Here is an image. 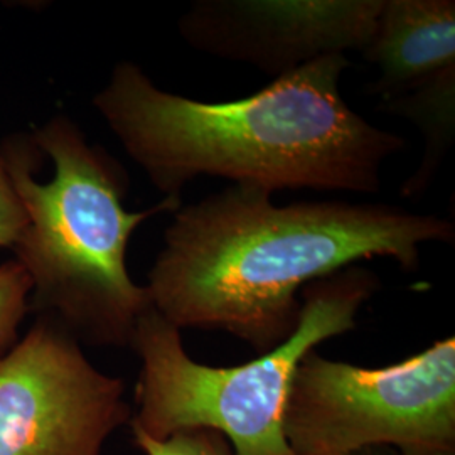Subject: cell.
<instances>
[{
	"mask_svg": "<svg viewBox=\"0 0 455 455\" xmlns=\"http://www.w3.org/2000/svg\"><path fill=\"white\" fill-rule=\"evenodd\" d=\"M378 289L379 278L363 265L309 283L302 291L300 323L292 338L228 368L191 358L180 329L150 307L131 344L142 363L131 428L154 440L214 430L233 455H293L282 419L299 363L321 342L355 331L359 310Z\"/></svg>",
	"mask_w": 455,
	"mask_h": 455,
	"instance_id": "obj_4",
	"label": "cell"
},
{
	"mask_svg": "<svg viewBox=\"0 0 455 455\" xmlns=\"http://www.w3.org/2000/svg\"><path fill=\"white\" fill-rule=\"evenodd\" d=\"M131 420L125 383L49 317L0 359V455H101Z\"/></svg>",
	"mask_w": 455,
	"mask_h": 455,
	"instance_id": "obj_6",
	"label": "cell"
},
{
	"mask_svg": "<svg viewBox=\"0 0 455 455\" xmlns=\"http://www.w3.org/2000/svg\"><path fill=\"white\" fill-rule=\"evenodd\" d=\"M381 7L383 0H197L180 33L196 51L278 78L325 56L361 52Z\"/></svg>",
	"mask_w": 455,
	"mask_h": 455,
	"instance_id": "obj_7",
	"label": "cell"
},
{
	"mask_svg": "<svg viewBox=\"0 0 455 455\" xmlns=\"http://www.w3.org/2000/svg\"><path fill=\"white\" fill-rule=\"evenodd\" d=\"M427 243L452 246L454 223L390 204L278 206L233 184L174 212L146 289L169 324L227 332L260 356L292 338L309 283L371 259L415 272Z\"/></svg>",
	"mask_w": 455,
	"mask_h": 455,
	"instance_id": "obj_1",
	"label": "cell"
},
{
	"mask_svg": "<svg viewBox=\"0 0 455 455\" xmlns=\"http://www.w3.org/2000/svg\"><path fill=\"white\" fill-rule=\"evenodd\" d=\"M361 54L378 71L368 93L383 101L407 93L455 65L454 0H383Z\"/></svg>",
	"mask_w": 455,
	"mask_h": 455,
	"instance_id": "obj_8",
	"label": "cell"
},
{
	"mask_svg": "<svg viewBox=\"0 0 455 455\" xmlns=\"http://www.w3.org/2000/svg\"><path fill=\"white\" fill-rule=\"evenodd\" d=\"M0 154L28 216L12 250L31 278L33 309L78 341L131 347L152 307L127 268L132 233L156 214L178 212L180 199L127 212V172L66 115L28 142H5Z\"/></svg>",
	"mask_w": 455,
	"mask_h": 455,
	"instance_id": "obj_3",
	"label": "cell"
},
{
	"mask_svg": "<svg viewBox=\"0 0 455 455\" xmlns=\"http://www.w3.org/2000/svg\"><path fill=\"white\" fill-rule=\"evenodd\" d=\"M33 283L17 260L0 265V359L19 341V325L29 310Z\"/></svg>",
	"mask_w": 455,
	"mask_h": 455,
	"instance_id": "obj_10",
	"label": "cell"
},
{
	"mask_svg": "<svg viewBox=\"0 0 455 455\" xmlns=\"http://www.w3.org/2000/svg\"><path fill=\"white\" fill-rule=\"evenodd\" d=\"M132 439L144 455H233L227 439L214 430H186L169 439L154 440L131 428Z\"/></svg>",
	"mask_w": 455,
	"mask_h": 455,
	"instance_id": "obj_11",
	"label": "cell"
},
{
	"mask_svg": "<svg viewBox=\"0 0 455 455\" xmlns=\"http://www.w3.org/2000/svg\"><path fill=\"white\" fill-rule=\"evenodd\" d=\"M282 430L293 455H455V339L383 368L299 363Z\"/></svg>",
	"mask_w": 455,
	"mask_h": 455,
	"instance_id": "obj_5",
	"label": "cell"
},
{
	"mask_svg": "<svg viewBox=\"0 0 455 455\" xmlns=\"http://www.w3.org/2000/svg\"><path fill=\"white\" fill-rule=\"evenodd\" d=\"M28 223L24 206L0 154V248H14Z\"/></svg>",
	"mask_w": 455,
	"mask_h": 455,
	"instance_id": "obj_12",
	"label": "cell"
},
{
	"mask_svg": "<svg viewBox=\"0 0 455 455\" xmlns=\"http://www.w3.org/2000/svg\"><path fill=\"white\" fill-rule=\"evenodd\" d=\"M346 54L285 73L251 97L199 101L161 90L132 61L115 66L93 107L164 197L214 176L268 191L378 193L403 137L349 108Z\"/></svg>",
	"mask_w": 455,
	"mask_h": 455,
	"instance_id": "obj_2",
	"label": "cell"
},
{
	"mask_svg": "<svg viewBox=\"0 0 455 455\" xmlns=\"http://www.w3.org/2000/svg\"><path fill=\"white\" fill-rule=\"evenodd\" d=\"M387 114L407 118L422 132L423 159L402 186V197L428 191L455 140V65L432 75L407 93L379 105Z\"/></svg>",
	"mask_w": 455,
	"mask_h": 455,
	"instance_id": "obj_9",
	"label": "cell"
}]
</instances>
